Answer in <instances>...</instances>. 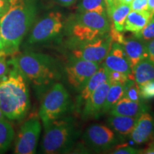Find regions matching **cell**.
I'll use <instances>...</instances> for the list:
<instances>
[{"instance_id":"6da1fadb","label":"cell","mask_w":154,"mask_h":154,"mask_svg":"<svg viewBox=\"0 0 154 154\" xmlns=\"http://www.w3.org/2000/svg\"><path fill=\"white\" fill-rule=\"evenodd\" d=\"M36 14L37 0H9L8 8L0 16V32L4 50L9 55L17 52L33 26Z\"/></svg>"},{"instance_id":"7a4b0ae2","label":"cell","mask_w":154,"mask_h":154,"mask_svg":"<svg viewBox=\"0 0 154 154\" xmlns=\"http://www.w3.org/2000/svg\"><path fill=\"white\" fill-rule=\"evenodd\" d=\"M9 63L40 92L49 89L61 77L59 62L45 54L26 51L14 56Z\"/></svg>"},{"instance_id":"3957f363","label":"cell","mask_w":154,"mask_h":154,"mask_svg":"<svg viewBox=\"0 0 154 154\" xmlns=\"http://www.w3.org/2000/svg\"><path fill=\"white\" fill-rule=\"evenodd\" d=\"M30 107L26 81L17 69H10L0 78V109L9 120H21Z\"/></svg>"},{"instance_id":"277c9868","label":"cell","mask_w":154,"mask_h":154,"mask_svg":"<svg viewBox=\"0 0 154 154\" xmlns=\"http://www.w3.org/2000/svg\"><path fill=\"white\" fill-rule=\"evenodd\" d=\"M43 125L44 131L41 143L42 153H66L72 151L80 135L74 119L66 116Z\"/></svg>"},{"instance_id":"5b68a950","label":"cell","mask_w":154,"mask_h":154,"mask_svg":"<svg viewBox=\"0 0 154 154\" xmlns=\"http://www.w3.org/2000/svg\"><path fill=\"white\" fill-rule=\"evenodd\" d=\"M73 108V101L67 89L61 83L57 82L44 94L38 116L44 124L66 116Z\"/></svg>"},{"instance_id":"8992f818","label":"cell","mask_w":154,"mask_h":154,"mask_svg":"<svg viewBox=\"0 0 154 154\" xmlns=\"http://www.w3.org/2000/svg\"><path fill=\"white\" fill-rule=\"evenodd\" d=\"M64 26L63 15L53 11L42 17L32 27L27 39L30 45L49 42L59 36Z\"/></svg>"},{"instance_id":"52a82bcc","label":"cell","mask_w":154,"mask_h":154,"mask_svg":"<svg viewBox=\"0 0 154 154\" xmlns=\"http://www.w3.org/2000/svg\"><path fill=\"white\" fill-rule=\"evenodd\" d=\"M112 43V38L109 33L91 41L69 43L67 46L71 57L100 63L104 60Z\"/></svg>"},{"instance_id":"ba28073f","label":"cell","mask_w":154,"mask_h":154,"mask_svg":"<svg viewBox=\"0 0 154 154\" xmlns=\"http://www.w3.org/2000/svg\"><path fill=\"white\" fill-rule=\"evenodd\" d=\"M122 136L103 125H91L82 135V140L88 149L96 152L112 149L122 141Z\"/></svg>"},{"instance_id":"9c48e42d","label":"cell","mask_w":154,"mask_h":154,"mask_svg":"<svg viewBox=\"0 0 154 154\" xmlns=\"http://www.w3.org/2000/svg\"><path fill=\"white\" fill-rule=\"evenodd\" d=\"M42 126L37 116L30 117L20 127L14 143V153L33 154L37 148Z\"/></svg>"},{"instance_id":"30bf717a","label":"cell","mask_w":154,"mask_h":154,"mask_svg":"<svg viewBox=\"0 0 154 154\" xmlns=\"http://www.w3.org/2000/svg\"><path fill=\"white\" fill-rule=\"evenodd\" d=\"M100 63L79 58L69 57L65 73L69 84L77 91H81L90 77L99 68Z\"/></svg>"},{"instance_id":"8fae6325","label":"cell","mask_w":154,"mask_h":154,"mask_svg":"<svg viewBox=\"0 0 154 154\" xmlns=\"http://www.w3.org/2000/svg\"><path fill=\"white\" fill-rule=\"evenodd\" d=\"M111 86L109 79L100 85L84 102L82 117L84 120L96 119L102 115L108 90Z\"/></svg>"},{"instance_id":"7c38bea8","label":"cell","mask_w":154,"mask_h":154,"mask_svg":"<svg viewBox=\"0 0 154 154\" xmlns=\"http://www.w3.org/2000/svg\"><path fill=\"white\" fill-rule=\"evenodd\" d=\"M103 65L109 70L123 72L128 75L130 79H133L132 69L122 44L113 42L110 50L105 57Z\"/></svg>"},{"instance_id":"4fadbf2b","label":"cell","mask_w":154,"mask_h":154,"mask_svg":"<svg viewBox=\"0 0 154 154\" xmlns=\"http://www.w3.org/2000/svg\"><path fill=\"white\" fill-rule=\"evenodd\" d=\"M154 134V116L147 111L138 117L130 137L136 144L149 141Z\"/></svg>"},{"instance_id":"5bb4252c","label":"cell","mask_w":154,"mask_h":154,"mask_svg":"<svg viewBox=\"0 0 154 154\" xmlns=\"http://www.w3.org/2000/svg\"><path fill=\"white\" fill-rule=\"evenodd\" d=\"M122 46L131 69L139 61L149 58L147 44L134 35L131 37H125Z\"/></svg>"},{"instance_id":"9a60e30c","label":"cell","mask_w":154,"mask_h":154,"mask_svg":"<svg viewBox=\"0 0 154 154\" xmlns=\"http://www.w3.org/2000/svg\"><path fill=\"white\" fill-rule=\"evenodd\" d=\"M149 108L142 101H134L122 97L110 111L111 115H121L138 118L142 113L148 111Z\"/></svg>"},{"instance_id":"2e32d148","label":"cell","mask_w":154,"mask_h":154,"mask_svg":"<svg viewBox=\"0 0 154 154\" xmlns=\"http://www.w3.org/2000/svg\"><path fill=\"white\" fill-rule=\"evenodd\" d=\"M108 79H109V70L104 65L100 66L97 71L90 77L84 88L81 90V94L78 98L77 106L80 108L81 105L84 103L86 100L93 93L94 90H96Z\"/></svg>"},{"instance_id":"e0dca14e","label":"cell","mask_w":154,"mask_h":154,"mask_svg":"<svg viewBox=\"0 0 154 154\" xmlns=\"http://www.w3.org/2000/svg\"><path fill=\"white\" fill-rule=\"evenodd\" d=\"M138 118L121 115H111L107 119V124L117 134L123 138L129 136L134 129Z\"/></svg>"},{"instance_id":"ac0fdd59","label":"cell","mask_w":154,"mask_h":154,"mask_svg":"<svg viewBox=\"0 0 154 154\" xmlns=\"http://www.w3.org/2000/svg\"><path fill=\"white\" fill-rule=\"evenodd\" d=\"M151 17L152 14L149 10H131L125 21L124 31L132 32L134 34L138 33L148 24Z\"/></svg>"},{"instance_id":"d6986e66","label":"cell","mask_w":154,"mask_h":154,"mask_svg":"<svg viewBox=\"0 0 154 154\" xmlns=\"http://www.w3.org/2000/svg\"><path fill=\"white\" fill-rule=\"evenodd\" d=\"M132 76L138 86L154 80V63L149 58L143 59L132 69Z\"/></svg>"},{"instance_id":"ffe728a7","label":"cell","mask_w":154,"mask_h":154,"mask_svg":"<svg viewBox=\"0 0 154 154\" xmlns=\"http://www.w3.org/2000/svg\"><path fill=\"white\" fill-rule=\"evenodd\" d=\"M131 9L130 4L119 2L115 5L108 13V17L111 20V25L119 32L124 31V23Z\"/></svg>"},{"instance_id":"44dd1931","label":"cell","mask_w":154,"mask_h":154,"mask_svg":"<svg viewBox=\"0 0 154 154\" xmlns=\"http://www.w3.org/2000/svg\"><path fill=\"white\" fill-rule=\"evenodd\" d=\"M124 84L119 83H111L108 90L104 104L102 109V115L109 113L116 103L123 97L124 92Z\"/></svg>"},{"instance_id":"7402d4cb","label":"cell","mask_w":154,"mask_h":154,"mask_svg":"<svg viewBox=\"0 0 154 154\" xmlns=\"http://www.w3.org/2000/svg\"><path fill=\"white\" fill-rule=\"evenodd\" d=\"M14 130L5 118L0 120V153H5L14 140Z\"/></svg>"},{"instance_id":"603a6c76","label":"cell","mask_w":154,"mask_h":154,"mask_svg":"<svg viewBox=\"0 0 154 154\" xmlns=\"http://www.w3.org/2000/svg\"><path fill=\"white\" fill-rule=\"evenodd\" d=\"M78 10L79 11H96L101 14L107 15L106 5L104 0H81Z\"/></svg>"},{"instance_id":"cb8c5ba5","label":"cell","mask_w":154,"mask_h":154,"mask_svg":"<svg viewBox=\"0 0 154 154\" xmlns=\"http://www.w3.org/2000/svg\"><path fill=\"white\" fill-rule=\"evenodd\" d=\"M123 97L134 101H141L140 95V87L138 84L133 79H128L124 84V92Z\"/></svg>"},{"instance_id":"d4e9b609","label":"cell","mask_w":154,"mask_h":154,"mask_svg":"<svg viewBox=\"0 0 154 154\" xmlns=\"http://www.w3.org/2000/svg\"><path fill=\"white\" fill-rule=\"evenodd\" d=\"M134 36L146 44L154 39V14L148 24L139 32L134 34Z\"/></svg>"},{"instance_id":"484cf974","label":"cell","mask_w":154,"mask_h":154,"mask_svg":"<svg viewBox=\"0 0 154 154\" xmlns=\"http://www.w3.org/2000/svg\"><path fill=\"white\" fill-rule=\"evenodd\" d=\"M141 99L149 100L154 98V80L139 86Z\"/></svg>"},{"instance_id":"4316f807","label":"cell","mask_w":154,"mask_h":154,"mask_svg":"<svg viewBox=\"0 0 154 154\" xmlns=\"http://www.w3.org/2000/svg\"><path fill=\"white\" fill-rule=\"evenodd\" d=\"M9 55L4 49L0 50V78L5 76L10 70L9 61L7 60Z\"/></svg>"},{"instance_id":"83f0119b","label":"cell","mask_w":154,"mask_h":154,"mask_svg":"<svg viewBox=\"0 0 154 154\" xmlns=\"http://www.w3.org/2000/svg\"><path fill=\"white\" fill-rule=\"evenodd\" d=\"M109 79L111 83L125 84L127 81L129 79V78H128V75L123 72L109 70Z\"/></svg>"},{"instance_id":"f1b7e54d","label":"cell","mask_w":154,"mask_h":154,"mask_svg":"<svg viewBox=\"0 0 154 154\" xmlns=\"http://www.w3.org/2000/svg\"><path fill=\"white\" fill-rule=\"evenodd\" d=\"M140 150L135 149L130 146H123L120 147H117L114 151L111 152V153L114 154H138L141 153Z\"/></svg>"},{"instance_id":"f546056e","label":"cell","mask_w":154,"mask_h":154,"mask_svg":"<svg viewBox=\"0 0 154 154\" xmlns=\"http://www.w3.org/2000/svg\"><path fill=\"white\" fill-rule=\"evenodd\" d=\"M130 5L133 11H146L149 8L148 0H133Z\"/></svg>"},{"instance_id":"4dcf8cb0","label":"cell","mask_w":154,"mask_h":154,"mask_svg":"<svg viewBox=\"0 0 154 154\" xmlns=\"http://www.w3.org/2000/svg\"><path fill=\"white\" fill-rule=\"evenodd\" d=\"M147 49L149 59L154 63V39L147 44Z\"/></svg>"},{"instance_id":"1f68e13d","label":"cell","mask_w":154,"mask_h":154,"mask_svg":"<svg viewBox=\"0 0 154 154\" xmlns=\"http://www.w3.org/2000/svg\"><path fill=\"white\" fill-rule=\"evenodd\" d=\"M9 7V0H0V16L7 11Z\"/></svg>"},{"instance_id":"d6a6232c","label":"cell","mask_w":154,"mask_h":154,"mask_svg":"<svg viewBox=\"0 0 154 154\" xmlns=\"http://www.w3.org/2000/svg\"><path fill=\"white\" fill-rule=\"evenodd\" d=\"M54 1L63 7H69V6L74 5L76 2V0H54Z\"/></svg>"},{"instance_id":"836d02e7","label":"cell","mask_w":154,"mask_h":154,"mask_svg":"<svg viewBox=\"0 0 154 154\" xmlns=\"http://www.w3.org/2000/svg\"><path fill=\"white\" fill-rule=\"evenodd\" d=\"M106 5V11H107V15L109 11L111 10V8L116 5L117 3L119 2V0H104Z\"/></svg>"},{"instance_id":"e575fe53","label":"cell","mask_w":154,"mask_h":154,"mask_svg":"<svg viewBox=\"0 0 154 154\" xmlns=\"http://www.w3.org/2000/svg\"><path fill=\"white\" fill-rule=\"evenodd\" d=\"M142 153L146 154H154V143H153L151 144L147 149L143 150V152H142Z\"/></svg>"},{"instance_id":"d590c367","label":"cell","mask_w":154,"mask_h":154,"mask_svg":"<svg viewBox=\"0 0 154 154\" xmlns=\"http://www.w3.org/2000/svg\"><path fill=\"white\" fill-rule=\"evenodd\" d=\"M148 2H149V10L152 14H154V0H148Z\"/></svg>"},{"instance_id":"8d00e7d4","label":"cell","mask_w":154,"mask_h":154,"mask_svg":"<svg viewBox=\"0 0 154 154\" xmlns=\"http://www.w3.org/2000/svg\"><path fill=\"white\" fill-rule=\"evenodd\" d=\"M4 49V44H3V39L2 36L1 32H0V50Z\"/></svg>"},{"instance_id":"74e56055","label":"cell","mask_w":154,"mask_h":154,"mask_svg":"<svg viewBox=\"0 0 154 154\" xmlns=\"http://www.w3.org/2000/svg\"><path fill=\"white\" fill-rule=\"evenodd\" d=\"M133 0H119V2L123 3H126V4H131Z\"/></svg>"},{"instance_id":"f35d334b","label":"cell","mask_w":154,"mask_h":154,"mask_svg":"<svg viewBox=\"0 0 154 154\" xmlns=\"http://www.w3.org/2000/svg\"><path fill=\"white\" fill-rule=\"evenodd\" d=\"M5 115H4V113H2V111L1 109H0V120H2V119H3L5 118Z\"/></svg>"},{"instance_id":"ab89813d","label":"cell","mask_w":154,"mask_h":154,"mask_svg":"<svg viewBox=\"0 0 154 154\" xmlns=\"http://www.w3.org/2000/svg\"><path fill=\"white\" fill-rule=\"evenodd\" d=\"M153 143H154V141H153Z\"/></svg>"}]
</instances>
